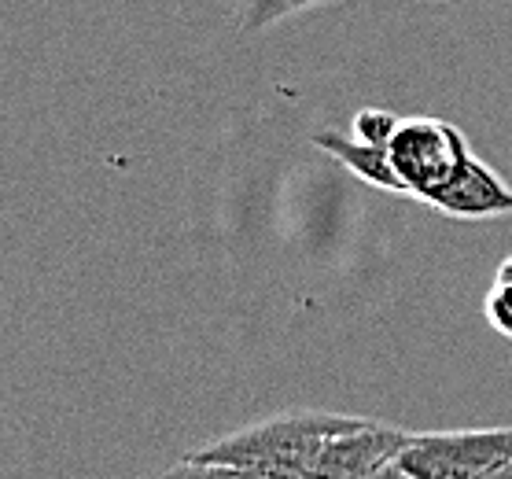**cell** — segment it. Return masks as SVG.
<instances>
[{"instance_id": "6da1fadb", "label": "cell", "mask_w": 512, "mask_h": 479, "mask_svg": "<svg viewBox=\"0 0 512 479\" xmlns=\"http://www.w3.org/2000/svg\"><path fill=\"white\" fill-rule=\"evenodd\" d=\"M365 417H343V413H321V409H291L269 421H255L210 439L192 450V461L203 465H229L262 479H310L325 446L343 432H354Z\"/></svg>"}, {"instance_id": "7a4b0ae2", "label": "cell", "mask_w": 512, "mask_h": 479, "mask_svg": "<svg viewBox=\"0 0 512 479\" xmlns=\"http://www.w3.org/2000/svg\"><path fill=\"white\" fill-rule=\"evenodd\" d=\"M512 465V428L417 432L398 454L409 479H483Z\"/></svg>"}, {"instance_id": "3957f363", "label": "cell", "mask_w": 512, "mask_h": 479, "mask_svg": "<svg viewBox=\"0 0 512 479\" xmlns=\"http://www.w3.org/2000/svg\"><path fill=\"white\" fill-rule=\"evenodd\" d=\"M391 166L398 170L406 196H417L420 203H428L439 188L454 181L465 163L472 159L465 133L454 122L443 118H402L395 141L387 144Z\"/></svg>"}, {"instance_id": "277c9868", "label": "cell", "mask_w": 512, "mask_h": 479, "mask_svg": "<svg viewBox=\"0 0 512 479\" xmlns=\"http://www.w3.org/2000/svg\"><path fill=\"white\" fill-rule=\"evenodd\" d=\"M409 435L413 432H398V428L380 424V421L358 424L354 432L336 435V439L325 446V454H321V461H317L314 476L310 479H369V476H376L380 468L395 465L398 454L406 450Z\"/></svg>"}, {"instance_id": "5b68a950", "label": "cell", "mask_w": 512, "mask_h": 479, "mask_svg": "<svg viewBox=\"0 0 512 479\" xmlns=\"http://www.w3.org/2000/svg\"><path fill=\"white\" fill-rule=\"evenodd\" d=\"M428 207L450 218H465V222L501 218V214H512V185L494 174L479 155H472L465 170L428 199Z\"/></svg>"}, {"instance_id": "8992f818", "label": "cell", "mask_w": 512, "mask_h": 479, "mask_svg": "<svg viewBox=\"0 0 512 479\" xmlns=\"http://www.w3.org/2000/svg\"><path fill=\"white\" fill-rule=\"evenodd\" d=\"M310 141H314V148H321L325 155H332L343 170H350L354 177H361L365 185L395 192V196H406V185H402L398 170L391 166L387 148H369V144L354 141V137H343V133H336V129H317Z\"/></svg>"}, {"instance_id": "52a82bcc", "label": "cell", "mask_w": 512, "mask_h": 479, "mask_svg": "<svg viewBox=\"0 0 512 479\" xmlns=\"http://www.w3.org/2000/svg\"><path fill=\"white\" fill-rule=\"evenodd\" d=\"M321 4H332V0H240V34L269 30V26L284 23L299 12H310V8H321Z\"/></svg>"}, {"instance_id": "ba28073f", "label": "cell", "mask_w": 512, "mask_h": 479, "mask_svg": "<svg viewBox=\"0 0 512 479\" xmlns=\"http://www.w3.org/2000/svg\"><path fill=\"white\" fill-rule=\"evenodd\" d=\"M398 126H402V118L395 111H387V107H361L350 118V137L369 144V148H387V144L395 141Z\"/></svg>"}, {"instance_id": "9c48e42d", "label": "cell", "mask_w": 512, "mask_h": 479, "mask_svg": "<svg viewBox=\"0 0 512 479\" xmlns=\"http://www.w3.org/2000/svg\"><path fill=\"white\" fill-rule=\"evenodd\" d=\"M483 314H487L490 328L501 332L505 339H512V281L494 277L487 299H483Z\"/></svg>"}, {"instance_id": "30bf717a", "label": "cell", "mask_w": 512, "mask_h": 479, "mask_svg": "<svg viewBox=\"0 0 512 479\" xmlns=\"http://www.w3.org/2000/svg\"><path fill=\"white\" fill-rule=\"evenodd\" d=\"M369 479H409V476L402 472V468H398V461H395V465L380 468V472H376V476H369Z\"/></svg>"}, {"instance_id": "8fae6325", "label": "cell", "mask_w": 512, "mask_h": 479, "mask_svg": "<svg viewBox=\"0 0 512 479\" xmlns=\"http://www.w3.org/2000/svg\"><path fill=\"white\" fill-rule=\"evenodd\" d=\"M494 277H501V281H512V258H505V262H501Z\"/></svg>"}]
</instances>
